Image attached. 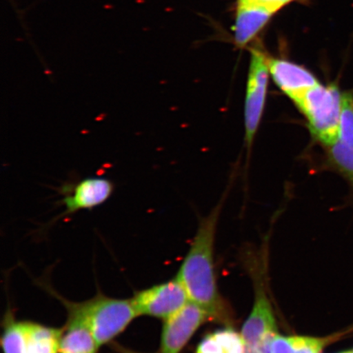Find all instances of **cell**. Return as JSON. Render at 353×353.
I'll list each match as a JSON object with an SVG mask.
<instances>
[{
	"label": "cell",
	"instance_id": "8992f818",
	"mask_svg": "<svg viewBox=\"0 0 353 353\" xmlns=\"http://www.w3.org/2000/svg\"><path fill=\"white\" fill-rule=\"evenodd\" d=\"M139 316L166 320L188 303V295L176 279L139 291L132 299Z\"/></svg>",
	"mask_w": 353,
	"mask_h": 353
},
{
	"label": "cell",
	"instance_id": "7c38bea8",
	"mask_svg": "<svg viewBox=\"0 0 353 353\" xmlns=\"http://www.w3.org/2000/svg\"><path fill=\"white\" fill-rule=\"evenodd\" d=\"M68 313L59 353H99L100 345L85 322L74 313Z\"/></svg>",
	"mask_w": 353,
	"mask_h": 353
},
{
	"label": "cell",
	"instance_id": "4fadbf2b",
	"mask_svg": "<svg viewBox=\"0 0 353 353\" xmlns=\"http://www.w3.org/2000/svg\"><path fill=\"white\" fill-rule=\"evenodd\" d=\"M273 12L263 7H238L235 25V41L245 47L258 34Z\"/></svg>",
	"mask_w": 353,
	"mask_h": 353
},
{
	"label": "cell",
	"instance_id": "5b68a950",
	"mask_svg": "<svg viewBox=\"0 0 353 353\" xmlns=\"http://www.w3.org/2000/svg\"><path fill=\"white\" fill-rule=\"evenodd\" d=\"M268 59L261 51H251L244 110L245 141L248 148L253 144L266 104L270 74Z\"/></svg>",
	"mask_w": 353,
	"mask_h": 353
},
{
	"label": "cell",
	"instance_id": "ba28073f",
	"mask_svg": "<svg viewBox=\"0 0 353 353\" xmlns=\"http://www.w3.org/2000/svg\"><path fill=\"white\" fill-rule=\"evenodd\" d=\"M210 316L192 301L165 320L161 338V353H180Z\"/></svg>",
	"mask_w": 353,
	"mask_h": 353
},
{
	"label": "cell",
	"instance_id": "9c48e42d",
	"mask_svg": "<svg viewBox=\"0 0 353 353\" xmlns=\"http://www.w3.org/2000/svg\"><path fill=\"white\" fill-rule=\"evenodd\" d=\"M113 192V183L99 176L82 179L77 183H66L59 190L63 196L60 203L65 206L61 217L79 210L95 208L107 201Z\"/></svg>",
	"mask_w": 353,
	"mask_h": 353
},
{
	"label": "cell",
	"instance_id": "8fae6325",
	"mask_svg": "<svg viewBox=\"0 0 353 353\" xmlns=\"http://www.w3.org/2000/svg\"><path fill=\"white\" fill-rule=\"evenodd\" d=\"M268 68L272 81L293 103L320 83L310 70L292 61L268 59Z\"/></svg>",
	"mask_w": 353,
	"mask_h": 353
},
{
	"label": "cell",
	"instance_id": "ac0fdd59",
	"mask_svg": "<svg viewBox=\"0 0 353 353\" xmlns=\"http://www.w3.org/2000/svg\"><path fill=\"white\" fill-rule=\"evenodd\" d=\"M352 352L353 353V350H352Z\"/></svg>",
	"mask_w": 353,
	"mask_h": 353
},
{
	"label": "cell",
	"instance_id": "7a4b0ae2",
	"mask_svg": "<svg viewBox=\"0 0 353 353\" xmlns=\"http://www.w3.org/2000/svg\"><path fill=\"white\" fill-rule=\"evenodd\" d=\"M60 300L68 312L85 322L100 346L114 342L139 316L132 299H114L99 294L82 303Z\"/></svg>",
	"mask_w": 353,
	"mask_h": 353
},
{
	"label": "cell",
	"instance_id": "2e32d148",
	"mask_svg": "<svg viewBox=\"0 0 353 353\" xmlns=\"http://www.w3.org/2000/svg\"><path fill=\"white\" fill-rule=\"evenodd\" d=\"M110 347H112V350L117 353H145L130 350V348H128L116 342L110 343Z\"/></svg>",
	"mask_w": 353,
	"mask_h": 353
},
{
	"label": "cell",
	"instance_id": "3957f363",
	"mask_svg": "<svg viewBox=\"0 0 353 353\" xmlns=\"http://www.w3.org/2000/svg\"><path fill=\"white\" fill-rule=\"evenodd\" d=\"M294 103L307 121L316 142L324 148L334 143L341 127L343 92L334 83H319L308 90Z\"/></svg>",
	"mask_w": 353,
	"mask_h": 353
},
{
	"label": "cell",
	"instance_id": "9a60e30c",
	"mask_svg": "<svg viewBox=\"0 0 353 353\" xmlns=\"http://www.w3.org/2000/svg\"><path fill=\"white\" fill-rule=\"evenodd\" d=\"M331 338L281 336L277 334L270 343L271 353H321Z\"/></svg>",
	"mask_w": 353,
	"mask_h": 353
},
{
	"label": "cell",
	"instance_id": "6da1fadb",
	"mask_svg": "<svg viewBox=\"0 0 353 353\" xmlns=\"http://www.w3.org/2000/svg\"><path fill=\"white\" fill-rule=\"evenodd\" d=\"M221 204L202 220L176 279L186 290L190 301L208 313L210 317L223 316V306L214 274L213 248L216 224Z\"/></svg>",
	"mask_w": 353,
	"mask_h": 353
},
{
	"label": "cell",
	"instance_id": "52a82bcc",
	"mask_svg": "<svg viewBox=\"0 0 353 353\" xmlns=\"http://www.w3.org/2000/svg\"><path fill=\"white\" fill-rule=\"evenodd\" d=\"M325 165L345 179L353 192V92H343L341 127L334 143L324 148Z\"/></svg>",
	"mask_w": 353,
	"mask_h": 353
},
{
	"label": "cell",
	"instance_id": "e0dca14e",
	"mask_svg": "<svg viewBox=\"0 0 353 353\" xmlns=\"http://www.w3.org/2000/svg\"><path fill=\"white\" fill-rule=\"evenodd\" d=\"M245 353H264V352H262L261 350H259L258 347L245 345Z\"/></svg>",
	"mask_w": 353,
	"mask_h": 353
},
{
	"label": "cell",
	"instance_id": "277c9868",
	"mask_svg": "<svg viewBox=\"0 0 353 353\" xmlns=\"http://www.w3.org/2000/svg\"><path fill=\"white\" fill-rule=\"evenodd\" d=\"M63 328L20 321L8 311L4 316L0 344L3 353H59Z\"/></svg>",
	"mask_w": 353,
	"mask_h": 353
},
{
	"label": "cell",
	"instance_id": "5bb4252c",
	"mask_svg": "<svg viewBox=\"0 0 353 353\" xmlns=\"http://www.w3.org/2000/svg\"><path fill=\"white\" fill-rule=\"evenodd\" d=\"M245 347L241 334L232 329H224L206 335L196 353H245Z\"/></svg>",
	"mask_w": 353,
	"mask_h": 353
},
{
	"label": "cell",
	"instance_id": "30bf717a",
	"mask_svg": "<svg viewBox=\"0 0 353 353\" xmlns=\"http://www.w3.org/2000/svg\"><path fill=\"white\" fill-rule=\"evenodd\" d=\"M276 334L274 313L266 295L260 291L249 319L243 325L241 336L245 345L256 347L264 353H271L270 343Z\"/></svg>",
	"mask_w": 353,
	"mask_h": 353
}]
</instances>
